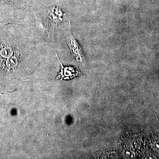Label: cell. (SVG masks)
I'll return each instance as SVG.
<instances>
[{"label": "cell", "instance_id": "cell-1", "mask_svg": "<svg viewBox=\"0 0 159 159\" xmlns=\"http://www.w3.org/2000/svg\"><path fill=\"white\" fill-rule=\"evenodd\" d=\"M35 44L21 27L0 24V75L20 85L38 64Z\"/></svg>", "mask_w": 159, "mask_h": 159}, {"label": "cell", "instance_id": "cell-2", "mask_svg": "<svg viewBox=\"0 0 159 159\" xmlns=\"http://www.w3.org/2000/svg\"><path fill=\"white\" fill-rule=\"evenodd\" d=\"M69 32V35L67 38V43L71 51L72 57L77 61L82 62L84 58L82 49L78 43L72 36L70 30Z\"/></svg>", "mask_w": 159, "mask_h": 159}]
</instances>
